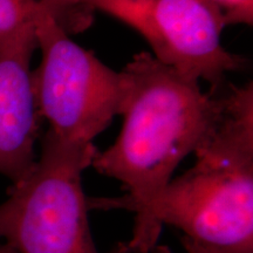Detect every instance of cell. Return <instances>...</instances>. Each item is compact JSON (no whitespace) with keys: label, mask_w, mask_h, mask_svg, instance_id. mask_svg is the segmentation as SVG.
Here are the masks:
<instances>
[{"label":"cell","mask_w":253,"mask_h":253,"mask_svg":"<svg viewBox=\"0 0 253 253\" xmlns=\"http://www.w3.org/2000/svg\"><path fill=\"white\" fill-rule=\"evenodd\" d=\"M82 1L140 33L155 59L192 80L219 86L229 73L248 66V60L223 46L226 25L209 0Z\"/></svg>","instance_id":"cell-5"},{"label":"cell","mask_w":253,"mask_h":253,"mask_svg":"<svg viewBox=\"0 0 253 253\" xmlns=\"http://www.w3.org/2000/svg\"><path fill=\"white\" fill-rule=\"evenodd\" d=\"M125 93L116 141L95 155L91 167L121 183L126 195L88 198L95 209H125L143 216L172 179L177 167L195 154L212 130L221 107L220 86L202 90L199 81L141 52L122 69Z\"/></svg>","instance_id":"cell-2"},{"label":"cell","mask_w":253,"mask_h":253,"mask_svg":"<svg viewBox=\"0 0 253 253\" xmlns=\"http://www.w3.org/2000/svg\"><path fill=\"white\" fill-rule=\"evenodd\" d=\"M149 253H173L171 249L167 245H156Z\"/></svg>","instance_id":"cell-9"},{"label":"cell","mask_w":253,"mask_h":253,"mask_svg":"<svg viewBox=\"0 0 253 253\" xmlns=\"http://www.w3.org/2000/svg\"><path fill=\"white\" fill-rule=\"evenodd\" d=\"M212 130L196 162L172 178L135 220L131 253H149L164 225L183 233L185 253H253V84H221Z\"/></svg>","instance_id":"cell-1"},{"label":"cell","mask_w":253,"mask_h":253,"mask_svg":"<svg viewBox=\"0 0 253 253\" xmlns=\"http://www.w3.org/2000/svg\"><path fill=\"white\" fill-rule=\"evenodd\" d=\"M107 253H131L130 250L128 248V244L125 242H119L109 250Z\"/></svg>","instance_id":"cell-8"},{"label":"cell","mask_w":253,"mask_h":253,"mask_svg":"<svg viewBox=\"0 0 253 253\" xmlns=\"http://www.w3.org/2000/svg\"><path fill=\"white\" fill-rule=\"evenodd\" d=\"M96 153L93 143L47 130L33 170L0 204V242L15 253H99L82 188V173Z\"/></svg>","instance_id":"cell-3"},{"label":"cell","mask_w":253,"mask_h":253,"mask_svg":"<svg viewBox=\"0 0 253 253\" xmlns=\"http://www.w3.org/2000/svg\"><path fill=\"white\" fill-rule=\"evenodd\" d=\"M0 253H15V252L11 246L5 244V243L0 242Z\"/></svg>","instance_id":"cell-10"},{"label":"cell","mask_w":253,"mask_h":253,"mask_svg":"<svg viewBox=\"0 0 253 253\" xmlns=\"http://www.w3.org/2000/svg\"><path fill=\"white\" fill-rule=\"evenodd\" d=\"M36 49L34 26L0 41V173L12 184L28 176L38 160L41 118L31 69Z\"/></svg>","instance_id":"cell-6"},{"label":"cell","mask_w":253,"mask_h":253,"mask_svg":"<svg viewBox=\"0 0 253 253\" xmlns=\"http://www.w3.org/2000/svg\"><path fill=\"white\" fill-rule=\"evenodd\" d=\"M39 66L32 71L41 120L62 140L93 143L119 115L125 79L79 46L59 18L45 12L34 25Z\"/></svg>","instance_id":"cell-4"},{"label":"cell","mask_w":253,"mask_h":253,"mask_svg":"<svg viewBox=\"0 0 253 253\" xmlns=\"http://www.w3.org/2000/svg\"><path fill=\"white\" fill-rule=\"evenodd\" d=\"M220 12L226 26L253 24V0H209Z\"/></svg>","instance_id":"cell-7"}]
</instances>
